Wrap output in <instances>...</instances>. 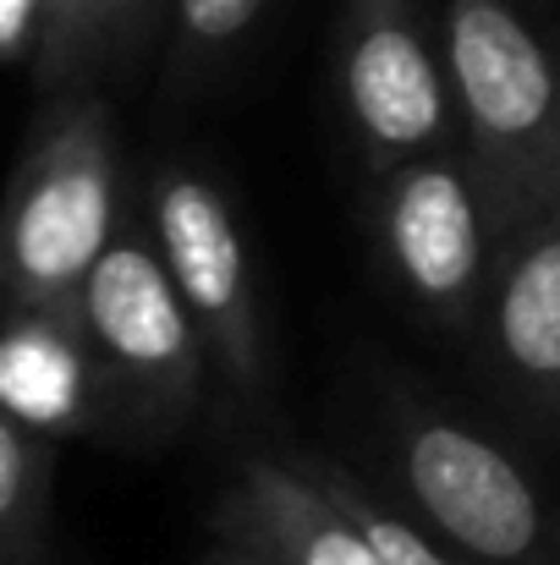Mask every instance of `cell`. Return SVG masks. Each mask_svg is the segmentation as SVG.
Instances as JSON below:
<instances>
[{"label":"cell","instance_id":"6da1fadb","mask_svg":"<svg viewBox=\"0 0 560 565\" xmlns=\"http://www.w3.org/2000/svg\"><path fill=\"white\" fill-rule=\"evenodd\" d=\"M121 220V143L105 88L44 94L0 192V308H77Z\"/></svg>","mask_w":560,"mask_h":565},{"label":"cell","instance_id":"7a4b0ae2","mask_svg":"<svg viewBox=\"0 0 560 565\" xmlns=\"http://www.w3.org/2000/svg\"><path fill=\"white\" fill-rule=\"evenodd\" d=\"M517 214V198L473 154L467 138L390 166L373 192L384 264L406 297L451 330H473L484 319L489 280Z\"/></svg>","mask_w":560,"mask_h":565},{"label":"cell","instance_id":"3957f363","mask_svg":"<svg viewBox=\"0 0 560 565\" xmlns=\"http://www.w3.org/2000/svg\"><path fill=\"white\" fill-rule=\"evenodd\" d=\"M445 66L462 138L517 209L560 203V66L506 0L445 6Z\"/></svg>","mask_w":560,"mask_h":565},{"label":"cell","instance_id":"277c9868","mask_svg":"<svg viewBox=\"0 0 560 565\" xmlns=\"http://www.w3.org/2000/svg\"><path fill=\"white\" fill-rule=\"evenodd\" d=\"M110 412L133 423H177L203 390L209 347L155 247L149 220H121L77 297Z\"/></svg>","mask_w":560,"mask_h":565},{"label":"cell","instance_id":"5b68a950","mask_svg":"<svg viewBox=\"0 0 560 565\" xmlns=\"http://www.w3.org/2000/svg\"><path fill=\"white\" fill-rule=\"evenodd\" d=\"M144 220H149L155 247H160L187 313L209 347V363L236 395L258 401L270 384V352H264V319H258L247 242H242V225H236L225 188L214 177H203L198 166L166 160L149 177Z\"/></svg>","mask_w":560,"mask_h":565},{"label":"cell","instance_id":"8992f818","mask_svg":"<svg viewBox=\"0 0 560 565\" xmlns=\"http://www.w3.org/2000/svg\"><path fill=\"white\" fill-rule=\"evenodd\" d=\"M336 77L347 121L379 177L412 154L462 143L445 50L429 44L412 0H341Z\"/></svg>","mask_w":560,"mask_h":565},{"label":"cell","instance_id":"52a82bcc","mask_svg":"<svg viewBox=\"0 0 560 565\" xmlns=\"http://www.w3.org/2000/svg\"><path fill=\"white\" fill-rule=\"evenodd\" d=\"M395 478L418 516L489 565H539L550 555V516L533 478L478 428L451 417H412L395 434Z\"/></svg>","mask_w":560,"mask_h":565},{"label":"cell","instance_id":"ba28073f","mask_svg":"<svg viewBox=\"0 0 560 565\" xmlns=\"http://www.w3.org/2000/svg\"><path fill=\"white\" fill-rule=\"evenodd\" d=\"M214 533L275 565H384L369 533L308 478V467L281 456L242 461L214 511Z\"/></svg>","mask_w":560,"mask_h":565},{"label":"cell","instance_id":"9c48e42d","mask_svg":"<svg viewBox=\"0 0 560 565\" xmlns=\"http://www.w3.org/2000/svg\"><path fill=\"white\" fill-rule=\"evenodd\" d=\"M484 330L511 384L560 412V203H533L511 220Z\"/></svg>","mask_w":560,"mask_h":565},{"label":"cell","instance_id":"30bf717a","mask_svg":"<svg viewBox=\"0 0 560 565\" xmlns=\"http://www.w3.org/2000/svg\"><path fill=\"white\" fill-rule=\"evenodd\" d=\"M0 412L61 439L110 412L77 308H0Z\"/></svg>","mask_w":560,"mask_h":565},{"label":"cell","instance_id":"8fae6325","mask_svg":"<svg viewBox=\"0 0 560 565\" xmlns=\"http://www.w3.org/2000/svg\"><path fill=\"white\" fill-rule=\"evenodd\" d=\"M160 6L166 0H77L61 55L50 61V72L33 77L39 99L72 94V88H105L110 77H121L138 61Z\"/></svg>","mask_w":560,"mask_h":565},{"label":"cell","instance_id":"7c38bea8","mask_svg":"<svg viewBox=\"0 0 560 565\" xmlns=\"http://www.w3.org/2000/svg\"><path fill=\"white\" fill-rule=\"evenodd\" d=\"M55 439L0 412V565H44Z\"/></svg>","mask_w":560,"mask_h":565},{"label":"cell","instance_id":"4fadbf2b","mask_svg":"<svg viewBox=\"0 0 560 565\" xmlns=\"http://www.w3.org/2000/svg\"><path fill=\"white\" fill-rule=\"evenodd\" d=\"M270 11V0H171V55H166V88L192 94L214 83V72L236 55V44L253 33V22Z\"/></svg>","mask_w":560,"mask_h":565},{"label":"cell","instance_id":"5bb4252c","mask_svg":"<svg viewBox=\"0 0 560 565\" xmlns=\"http://www.w3.org/2000/svg\"><path fill=\"white\" fill-rule=\"evenodd\" d=\"M303 461V456H297ZM308 467V478L369 533V544L379 550V561L384 565H462V561H451L418 522H406V516H395L384 500H373L369 489L358 483V478H347V467H336V461H303Z\"/></svg>","mask_w":560,"mask_h":565},{"label":"cell","instance_id":"9a60e30c","mask_svg":"<svg viewBox=\"0 0 560 565\" xmlns=\"http://www.w3.org/2000/svg\"><path fill=\"white\" fill-rule=\"evenodd\" d=\"M39 50V0H0V61H33Z\"/></svg>","mask_w":560,"mask_h":565},{"label":"cell","instance_id":"2e32d148","mask_svg":"<svg viewBox=\"0 0 560 565\" xmlns=\"http://www.w3.org/2000/svg\"><path fill=\"white\" fill-rule=\"evenodd\" d=\"M72 11H77V0H39V50H33V77L39 72H50V61L61 55V44H66V28H72Z\"/></svg>","mask_w":560,"mask_h":565},{"label":"cell","instance_id":"e0dca14e","mask_svg":"<svg viewBox=\"0 0 560 565\" xmlns=\"http://www.w3.org/2000/svg\"><path fill=\"white\" fill-rule=\"evenodd\" d=\"M203 565H275V561H264V555H253L242 544H220L214 555H203Z\"/></svg>","mask_w":560,"mask_h":565}]
</instances>
